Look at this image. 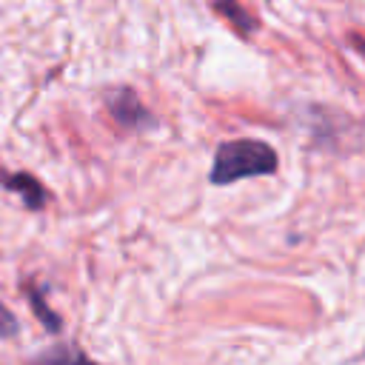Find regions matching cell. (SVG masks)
Returning a JSON list of instances; mask_svg holds the SVG:
<instances>
[{"mask_svg": "<svg viewBox=\"0 0 365 365\" xmlns=\"http://www.w3.org/2000/svg\"><path fill=\"white\" fill-rule=\"evenodd\" d=\"M277 171V151L262 140H231L222 143L214 154L211 182L228 185L242 177H259Z\"/></svg>", "mask_w": 365, "mask_h": 365, "instance_id": "1", "label": "cell"}, {"mask_svg": "<svg viewBox=\"0 0 365 365\" xmlns=\"http://www.w3.org/2000/svg\"><path fill=\"white\" fill-rule=\"evenodd\" d=\"M17 334V319L6 305H0V336H14Z\"/></svg>", "mask_w": 365, "mask_h": 365, "instance_id": "6", "label": "cell"}, {"mask_svg": "<svg viewBox=\"0 0 365 365\" xmlns=\"http://www.w3.org/2000/svg\"><path fill=\"white\" fill-rule=\"evenodd\" d=\"M214 9L220 11V14H225L240 31H251V29H257V23H254V17L237 3V0H214Z\"/></svg>", "mask_w": 365, "mask_h": 365, "instance_id": "4", "label": "cell"}, {"mask_svg": "<svg viewBox=\"0 0 365 365\" xmlns=\"http://www.w3.org/2000/svg\"><path fill=\"white\" fill-rule=\"evenodd\" d=\"M3 185L11 188V191H17L26 200L29 208H40L46 202V188L31 174H6L3 177Z\"/></svg>", "mask_w": 365, "mask_h": 365, "instance_id": "3", "label": "cell"}, {"mask_svg": "<svg viewBox=\"0 0 365 365\" xmlns=\"http://www.w3.org/2000/svg\"><path fill=\"white\" fill-rule=\"evenodd\" d=\"M108 111L123 125H143V123H148V111L137 100V94L131 88H120L117 94H111L108 97Z\"/></svg>", "mask_w": 365, "mask_h": 365, "instance_id": "2", "label": "cell"}, {"mask_svg": "<svg viewBox=\"0 0 365 365\" xmlns=\"http://www.w3.org/2000/svg\"><path fill=\"white\" fill-rule=\"evenodd\" d=\"M26 291H29V302H31V308H34V314L40 317V322L48 328V331H60V317L43 302V294L34 288V285H26Z\"/></svg>", "mask_w": 365, "mask_h": 365, "instance_id": "5", "label": "cell"}, {"mask_svg": "<svg viewBox=\"0 0 365 365\" xmlns=\"http://www.w3.org/2000/svg\"><path fill=\"white\" fill-rule=\"evenodd\" d=\"M68 356L83 359V354H80V351H48V354H43L40 359H68Z\"/></svg>", "mask_w": 365, "mask_h": 365, "instance_id": "7", "label": "cell"}]
</instances>
